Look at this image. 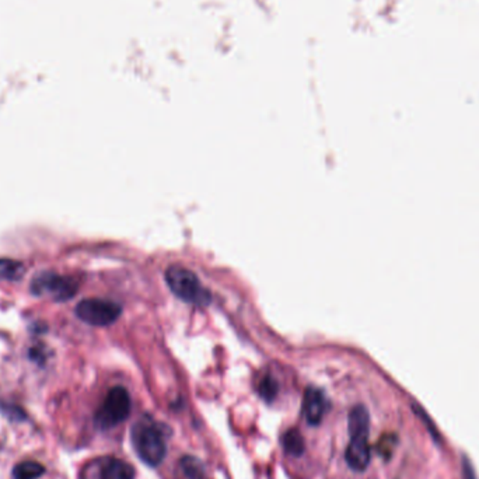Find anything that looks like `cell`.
Here are the masks:
<instances>
[{
	"label": "cell",
	"instance_id": "cell-1",
	"mask_svg": "<svg viewBox=\"0 0 479 479\" xmlns=\"http://www.w3.org/2000/svg\"><path fill=\"white\" fill-rule=\"evenodd\" d=\"M349 444L345 460L353 471L362 472L370 464V416L363 405H357L349 412L347 417Z\"/></svg>",
	"mask_w": 479,
	"mask_h": 479
},
{
	"label": "cell",
	"instance_id": "cell-2",
	"mask_svg": "<svg viewBox=\"0 0 479 479\" xmlns=\"http://www.w3.org/2000/svg\"><path fill=\"white\" fill-rule=\"evenodd\" d=\"M134 449L139 458L149 467H157L165 457L167 444L163 426L145 416L131 429Z\"/></svg>",
	"mask_w": 479,
	"mask_h": 479
},
{
	"label": "cell",
	"instance_id": "cell-3",
	"mask_svg": "<svg viewBox=\"0 0 479 479\" xmlns=\"http://www.w3.org/2000/svg\"><path fill=\"white\" fill-rule=\"evenodd\" d=\"M165 282L168 289L186 303L195 306H208L212 300L209 290H206L198 276L179 265H172L165 271Z\"/></svg>",
	"mask_w": 479,
	"mask_h": 479
},
{
	"label": "cell",
	"instance_id": "cell-4",
	"mask_svg": "<svg viewBox=\"0 0 479 479\" xmlns=\"http://www.w3.org/2000/svg\"><path fill=\"white\" fill-rule=\"evenodd\" d=\"M131 413V397L124 387H114L108 391L102 405L96 413V425L100 429H111L127 421Z\"/></svg>",
	"mask_w": 479,
	"mask_h": 479
},
{
	"label": "cell",
	"instance_id": "cell-5",
	"mask_svg": "<svg viewBox=\"0 0 479 479\" xmlns=\"http://www.w3.org/2000/svg\"><path fill=\"white\" fill-rule=\"evenodd\" d=\"M121 313V306L104 298H86L76 307L78 318L93 327H108L119 318Z\"/></svg>",
	"mask_w": 479,
	"mask_h": 479
},
{
	"label": "cell",
	"instance_id": "cell-6",
	"mask_svg": "<svg viewBox=\"0 0 479 479\" xmlns=\"http://www.w3.org/2000/svg\"><path fill=\"white\" fill-rule=\"evenodd\" d=\"M78 282L68 276L44 272L31 282V291L37 296L51 294L57 302H66L76 294Z\"/></svg>",
	"mask_w": 479,
	"mask_h": 479
},
{
	"label": "cell",
	"instance_id": "cell-7",
	"mask_svg": "<svg viewBox=\"0 0 479 479\" xmlns=\"http://www.w3.org/2000/svg\"><path fill=\"white\" fill-rule=\"evenodd\" d=\"M96 479H135L134 467L119 458L105 457L93 462Z\"/></svg>",
	"mask_w": 479,
	"mask_h": 479
},
{
	"label": "cell",
	"instance_id": "cell-8",
	"mask_svg": "<svg viewBox=\"0 0 479 479\" xmlns=\"http://www.w3.org/2000/svg\"><path fill=\"white\" fill-rule=\"evenodd\" d=\"M328 406V399L320 388L309 387L306 390L303 398V413L306 421L311 426H317L321 424Z\"/></svg>",
	"mask_w": 479,
	"mask_h": 479
},
{
	"label": "cell",
	"instance_id": "cell-9",
	"mask_svg": "<svg viewBox=\"0 0 479 479\" xmlns=\"http://www.w3.org/2000/svg\"><path fill=\"white\" fill-rule=\"evenodd\" d=\"M282 446L283 450L294 457L302 455L306 450V443L302 436V433L297 429H289L287 432L283 433L282 436Z\"/></svg>",
	"mask_w": 479,
	"mask_h": 479
},
{
	"label": "cell",
	"instance_id": "cell-10",
	"mask_svg": "<svg viewBox=\"0 0 479 479\" xmlns=\"http://www.w3.org/2000/svg\"><path fill=\"white\" fill-rule=\"evenodd\" d=\"M45 472V468L37 461L19 462L13 469L15 479H38Z\"/></svg>",
	"mask_w": 479,
	"mask_h": 479
},
{
	"label": "cell",
	"instance_id": "cell-11",
	"mask_svg": "<svg viewBox=\"0 0 479 479\" xmlns=\"http://www.w3.org/2000/svg\"><path fill=\"white\" fill-rule=\"evenodd\" d=\"M179 467H181V471L187 479H204L205 467L197 457H183L181 461H179Z\"/></svg>",
	"mask_w": 479,
	"mask_h": 479
},
{
	"label": "cell",
	"instance_id": "cell-12",
	"mask_svg": "<svg viewBox=\"0 0 479 479\" xmlns=\"http://www.w3.org/2000/svg\"><path fill=\"white\" fill-rule=\"evenodd\" d=\"M24 266L19 261L0 260V279L19 280L23 276Z\"/></svg>",
	"mask_w": 479,
	"mask_h": 479
},
{
	"label": "cell",
	"instance_id": "cell-13",
	"mask_svg": "<svg viewBox=\"0 0 479 479\" xmlns=\"http://www.w3.org/2000/svg\"><path fill=\"white\" fill-rule=\"evenodd\" d=\"M278 391H279V387L276 380L269 376L264 377L258 386V392L266 402H272L276 398Z\"/></svg>",
	"mask_w": 479,
	"mask_h": 479
},
{
	"label": "cell",
	"instance_id": "cell-14",
	"mask_svg": "<svg viewBox=\"0 0 479 479\" xmlns=\"http://www.w3.org/2000/svg\"><path fill=\"white\" fill-rule=\"evenodd\" d=\"M462 479H476L475 469H473L471 461L468 460V457H465V455L462 458Z\"/></svg>",
	"mask_w": 479,
	"mask_h": 479
}]
</instances>
